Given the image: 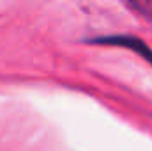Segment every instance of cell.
<instances>
[{
    "label": "cell",
    "mask_w": 152,
    "mask_h": 151,
    "mask_svg": "<svg viewBox=\"0 0 152 151\" xmlns=\"http://www.w3.org/2000/svg\"><path fill=\"white\" fill-rule=\"evenodd\" d=\"M90 44H106V46H122L127 48L134 53H138L142 59H145L152 66V50L143 43L140 38L134 36H124V34H115V36H103V38H94L88 41Z\"/></svg>",
    "instance_id": "cell-1"
},
{
    "label": "cell",
    "mask_w": 152,
    "mask_h": 151,
    "mask_svg": "<svg viewBox=\"0 0 152 151\" xmlns=\"http://www.w3.org/2000/svg\"><path fill=\"white\" fill-rule=\"evenodd\" d=\"M131 11H134L138 16L152 21V0H143V2H127L126 4Z\"/></svg>",
    "instance_id": "cell-2"
}]
</instances>
